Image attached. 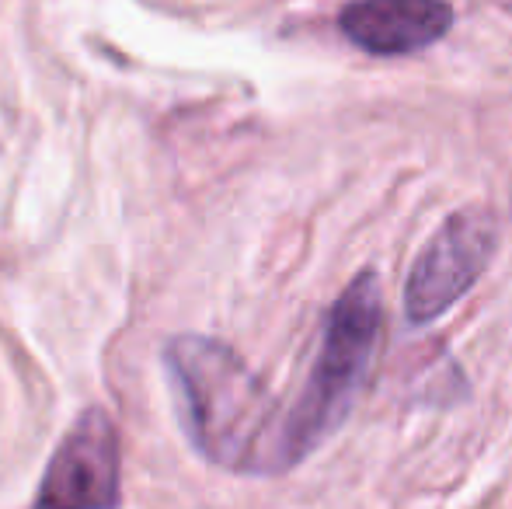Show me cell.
Masks as SVG:
<instances>
[{"instance_id":"6da1fadb","label":"cell","mask_w":512,"mask_h":509,"mask_svg":"<svg viewBox=\"0 0 512 509\" xmlns=\"http://www.w3.org/2000/svg\"><path fill=\"white\" fill-rule=\"evenodd\" d=\"M192 443L234 471L276 475L283 412L234 349L203 335H178L164 349Z\"/></svg>"},{"instance_id":"7a4b0ae2","label":"cell","mask_w":512,"mask_h":509,"mask_svg":"<svg viewBox=\"0 0 512 509\" xmlns=\"http://www.w3.org/2000/svg\"><path fill=\"white\" fill-rule=\"evenodd\" d=\"M380 321H384V293H380L377 272L366 269L331 304L321 332V349H317L304 391L290 412H283L276 471L300 464L345 422L359 387L370 374L380 342Z\"/></svg>"},{"instance_id":"3957f363","label":"cell","mask_w":512,"mask_h":509,"mask_svg":"<svg viewBox=\"0 0 512 509\" xmlns=\"http://www.w3.org/2000/svg\"><path fill=\"white\" fill-rule=\"evenodd\" d=\"M499 245V220L488 206H464L429 238L418 252L405 283V318L429 325L443 318L464 293L474 290L492 265Z\"/></svg>"},{"instance_id":"277c9868","label":"cell","mask_w":512,"mask_h":509,"mask_svg":"<svg viewBox=\"0 0 512 509\" xmlns=\"http://www.w3.org/2000/svg\"><path fill=\"white\" fill-rule=\"evenodd\" d=\"M119 506V440L102 408H91L63 436L42 478L35 509Z\"/></svg>"},{"instance_id":"5b68a950","label":"cell","mask_w":512,"mask_h":509,"mask_svg":"<svg viewBox=\"0 0 512 509\" xmlns=\"http://www.w3.org/2000/svg\"><path fill=\"white\" fill-rule=\"evenodd\" d=\"M453 25V7L436 0L349 4L338 14L342 35L373 56H408L439 42Z\"/></svg>"}]
</instances>
